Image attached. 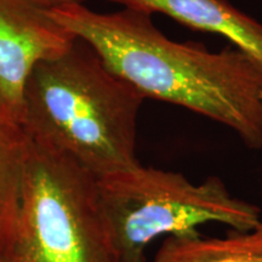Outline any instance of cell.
I'll list each match as a JSON object with an SVG mask.
<instances>
[{
  "label": "cell",
  "instance_id": "cell-1",
  "mask_svg": "<svg viewBox=\"0 0 262 262\" xmlns=\"http://www.w3.org/2000/svg\"><path fill=\"white\" fill-rule=\"evenodd\" d=\"M74 37L145 98L172 103L234 131L262 148V63L234 45L212 52L169 39L152 14L129 8L101 14L75 4L50 10Z\"/></svg>",
  "mask_w": 262,
  "mask_h": 262
},
{
  "label": "cell",
  "instance_id": "cell-2",
  "mask_svg": "<svg viewBox=\"0 0 262 262\" xmlns=\"http://www.w3.org/2000/svg\"><path fill=\"white\" fill-rule=\"evenodd\" d=\"M145 100L75 37L29 75L21 126L29 140L71 157L97 179L140 164L137 118Z\"/></svg>",
  "mask_w": 262,
  "mask_h": 262
},
{
  "label": "cell",
  "instance_id": "cell-3",
  "mask_svg": "<svg viewBox=\"0 0 262 262\" xmlns=\"http://www.w3.org/2000/svg\"><path fill=\"white\" fill-rule=\"evenodd\" d=\"M98 202L120 262H148L157 238L199 234L203 225L249 229L261 209L229 192L217 176L194 183L181 172L139 164L96 179Z\"/></svg>",
  "mask_w": 262,
  "mask_h": 262
},
{
  "label": "cell",
  "instance_id": "cell-4",
  "mask_svg": "<svg viewBox=\"0 0 262 262\" xmlns=\"http://www.w3.org/2000/svg\"><path fill=\"white\" fill-rule=\"evenodd\" d=\"M5 260L120 262L98 202L96 178L71 157L32 140Z\"/></svg>",
  "mask_w": 262,
  "mask_h": 262
},
{
  "label": "cell",
  "instance_id": "cell-5",
  "mask_svg": "<svg viewBox=\"0 0 262 262\" xmlns=\"http://www.w3.org/2000/svg\"><path fill=\"white\" fill-rule=\"evenodd\" d=\"M74 40L50 10L31 0H0V120L22 125L29 75Z\"/></svg>",
  "mask_w": 262,
  "mask_h": 262
},
{
  "label": "cell",
  "instance_id": "cell-6",
  "mask_svg": "<svg viewBox=\"0 0 262 262\" xmlns=\"http://www.w3.org/2000/svg\"><path fill=\"white\" fill-rule=\"evenodd\" d=\"M148 14H163L195 31L215 33L262 63V24L229 0H106Z\"/></svg>",
  "mask_w": 262,
  "mask_h": 262
},
{
  "label": "cell",
  "instance_id": "cell-7",
  "mask_svg": "<svg viewBox=\"0 0 262 262\" xmlns=\"http://www.w3.org/2000/svg\"><path fill=\"white\" fill-rule=\"evenodd\" d=\"M149 262H262V220L225 237H168Z\"/></svg>",
  "mask_w": 262,
  "mask_h": 262
},
{
  "label": "cell",
  "instance_id": "cell-8",
  "mask_svg": "<svg viewBox=\"0 0 262 262\" xmlns=\"http://www.w3.org/2000/svg\"><path fill=\"white\" fill-rule=\"evenodd\" d=\"M28 143L22 126L0 120V253L4 257L21 206Z\"/></svg>",
  "mask_w": 262,
  "mask_h": 262
},
{
  "label": "cell",
  "instance_id": "cell-9",
  "mask_svg": "<svg viewBox=\"0 0 262 262\" xmlns=\"http://www.w3.org/2000/svg\"><path fill=\"white\" fill-rule=\"evenodd\" d=\"M31 2L35 3V4L40 5L42 8L48 10H52V9L62 8V6H67V5H75V4L85 5L86 0H31Z\"/></svg>",
  "mask_w": 262,
  "mask_h": 262
},
{
  "label": "cell",
  "instance_id": "cell-10",
  "mask_svg": "<svg viewBox=\"0 0 262 262\" xmlns=\"http://www.w3.org/2000/svg\"><path fill=\"white\" fill-rule=\"evenodd\" d=\"M0 262H6L5 257H4V255H3L2 253H0Z\"/></svg>",
  "mask_w": 262,
  "mask_h": 262
}]
</instances>
